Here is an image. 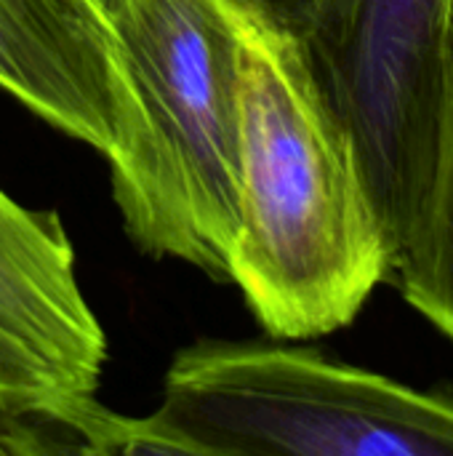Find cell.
I'll list each match as a JSON object with an SVG mask.
<instances>
[{"instance_id":"3","label":"cell","mask_w":453,"mask_h":456,"mask_svg":"<svg viewBox=\"0 0 453 456\" xmlns=\"http://www.w3.org/2000/svg\"><path fill=\"white\" fill-rule=\"evenodd\" d=\"M160 454L453 456V395L310 347L200 339L147 417Z\"/></svg>"},{"instance_id":"6","label":"cell","mask_w":453,"mask_h":456,"mask_svg":"<svg viewBox=\"0 0 453 456\" xmlns=\"http://www.w3.org/2000/svg\"><path fill=\"white\" fill-rule=\"evenodd\" d=\"M0 88L107 155L115 83L101 0H0Z\"/></svg>"},{"instance_id":"9","label":"cell","mask_w":453,"mask_h":456,"mask_svg":"<svg viewBox=\"0 0 453 456\" xmlns=\"http://www.w3.org/2000/svg\"><path fill=\"white\" fill-rule=\"evenodd\" d=\"M11 409V398H8V387L3 382V374H0V411H8Z\"/></svg>"},{"instance_id":"10","label":"cell","mask_w":453,"mask_h":456,"mask_svg":"<svg viewBox=\"0 0 453 456\" xmlns=\"http://www.w3.org/2000/svg\"><path fill=\"white\" fill-rule=\"evenodd\" d=\"M101 3H104V0H101Z\"/></svg>"},{"instance_id":"1","label":"cell","mask_w":453,"mask_h":456,"mask_svg":"<svg viewBox=\"0 0 453 456\" xmlns=\"http://www.w3.org/2000/svg\"><path fill=\"white\" fill-rule=\"evenodd\" d=\"M240 219L230 283L270 339L347 329L390 281L392 246L360 152L296 29L238 0Z\"/></svg>"},{"instance_id":"7","label":"cell","mask_w":453,"mask_h":456,"mask_svg":"<svg viewBox=\"0 0 453 456\" xmlns=\"http://www.w3.org/2000/svg\"><path fill=\"white\" fill-rule=\"evenodd\" d=\"M390 281L425 321L453 342V13L427 182L395 248Z\"/></svg>"},{"instance_id":"8","label":"cell","mask_w":453,"mask_h":456,"mask_svg":"<svg viewBox=\"0 0 453 456\" xmlns=\"http://www.w3.org/2000/svg\"><path fill=\"white\" fill-rule=\"evenodd\" d=\"M243 3L256 5L259 11L270 13V16L278 19L280 24H286V27H291V29L299 32V27L307 21L312 5H315L318 0H243Z\"/></svg>"},{"instance_id":"5","label":"cell","mask_w":453,"mask_h":456,"mask_svg":"<svg viewBox=\"0 0 453 456\" xmlns=\"http://www.w3.org/2000/svg\"><path fill=\"white\" fill-rule=\"evenodd\" d=\"M109 358L75 248L56 211H32L0 190V374L11 409L93 395Z\"/></svg>"},{"instance_id":"2","label":"cell","mask_w":453,"mask_h":456,"mask_svg":"<svg viewBox=\"0 0 453 456\" xmlns=\"http://www.w3.org/2000/svg\"><path fill=\"white\" fill-rule=\"evenodd\" d=\"M125 235L230 283L240 219L238 0H104Z\"/></svg>"},{"instance_id":"4","label":"cell","mask_w":453,"mask_h":456,"mask_svg":"<svg viewBox=\"0 0 453 456\" xmlns=\"http://www.w3.org/2000/svg\"><path fill=\"white\" fill-rule=\"evenodd\" d=\"M453 0H318L299 27L350 128L392 256L427 182Z\"/></svg>"}]
</instances>
